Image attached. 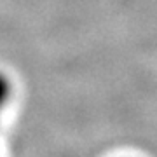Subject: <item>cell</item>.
Segmentation results:
<instances>
[{"instance_id":"cell-1","label":"cell","mask_w":157,"mask_h":157,"mask_svg":"<svg viewBox=\"0 0 157 157\" xmlns=\"http://www.w3.org/2000/svg\"><path fill=\"white\" fill-rule=\"evenodd\" d=\"M11 96H12V82H11V78L7 77L6 73L0 72V117H2V113H4L6 107L9 105Z\"/></svg>"}]
</instances>
